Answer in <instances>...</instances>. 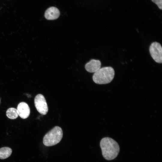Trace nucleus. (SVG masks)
I'll return each instance as SVG.
<instances>
[{
    "label": "nucleus",
    "instance_id": "f257e3e1",
    "mask_svg": "<svg viewBox=\"0 0 162 162\" xmlns=\"http://www.w3.org/2000/svg\"><path fill=\"white\" fill-rule=\"evenodd\" d=\"M100 146L103 157L107 160L114 159L119 152L120 148L118 143L109 137L103 138L100 142Z\"/></svg>",
    "mask_w": 162,
    "mask_h": 162
},
{
    "label": "nucleus",
    "instance_id": "f03ea898",
    "mask_svg": "<svg viewBox=\"0 0 162 162\" xmlns=\"http://www.w3.org/2000/svg\"><path fill=\"white\" fill-rule=\"evenodd\" d=\"M115 71L111 67H106L100 68L94 72L92 79L94 82L99 84H107L114 78Z\"/></svg>",
    "mask_w": 162,
    "mask_h": 162
},
{
    "label": "nucleus",
    "instance_id": "7ed1b4c3",
    "mask_svg": "<svg viewBox=\"0 0 162 162\" xmlns=\"http://www.w3.org/2000/svg\"><path fill=\"white\" fill-rule=\"evenodd\" d=\"M62 136V128L59 126H55L45 135L43 140V144L47 146L55 145L60 141Z\"/></svg>",
    "mask_w": 162,
    "mask_h": 162
},
{
    "label": "nucleus",
    "instance_id": "20e7f679",
    "mask_svg": "<svg viewBox=\"0 0 162 162\" xmlns=\"http://www.w3.org/2000/svg\"><path fill=\"white\" fill-rule=\"evenodd\" d=\"M149 51L150 54L154 61L159 63H162V48L160 43L154 42L150 46Z\"/></svg>",
    "mask_w": 162,
    "mask_h": 162
},
{
    "label": "nucleus",
    "instance_id": "39448f33",
    "mask_svg": "<svg viewBox=\"0 0 162 162\" xmlns=\"http://www.w3.org/2000/svg\"><path fill=\"white\" fill-rule=\"evenodd\" d=\"M34 103L35 107L39 112L43 115L47 114L48 108L46 99L43 95L37 94L34 98Z\"/></svg>",
    "mask_w": 162,
    "mask_h": 162
},
{
    "label": "nucleus",
    "instance_id": "423d86ee",
    "mask_svg": "<svg viewBox=\"0 0 162 162\" xmlns=\"http://www.w3.org/2000/svg\"><path fill=\"white\" fill-rule=\"evenodd\" d=\"M17 110L18 115L23 119L27 118L30 114V110L28 105L25 102H21L18 105Z\"/></svg>",
    "mask_w": 162,
    "mask_h": 162
},
{
    "label": "nucleus",
    "instance_id": "0eeeda50",
    "mask_svg": "<svg viewBox=\"0 0 162 162\" xmlns=\"http://www.w3.org/2000/svg\"><path fill=\"white\" fill-rule=\"evenodd\" d=\"M60 15L59 10L57 8L55 7H51L46 10L44 16L47 20H53L57 19Z\"/></svg>",
    "mask_w": 162,
    "mask_h": 162
},
{
    "label": "nucleus",
    "instance_id": "6e6552de",
    "mask_svg": "<svg viewBox=\"0 0 162 162\" xmlns=\"http://www.w3.org/2000/svg\"><path fill=\"white\" fill-rule=\"evenodd\" d=\"M101 65V63L100 60L93 59L86 64L85 68L88 72L94 73L100 68Z\"/></svg>",
    "mask_w": 162,
    "mask_h": 162
},
{
    "label": "nucleus",
    "instance_id": "1a4fd4ad",
    "mask_svg": "<svg viewBox=\"0 0 162 162\" xmlns=\"http://www.w3.org/2000/svg\"><path fill=\"white\" fill-rule=\"evenodd\" d=\"M12 152L11 148L8 147H4L0 148V159H5L9 157Z\"/></svg>",
    "mask_w": 162,
    "mask_h": 162
},
{
    "label": "nucleus",
    "instance_id": "9d476101",
    "mask_svg": "<svg viewBox=\"0 0 162 162\" xmlns=\"http://www.w3.org/2000/svg\"><path fill=\"white\" fill-rule=\"evenodd\" d=\"M6 114L8 117L12 119L16 118L18 116L17 109L14 108H10L8 109Z\"/></svg>",
    "mask_w": 162,
    "mask_h": 162
},
{
    "label": "nucleus",
    "instance_id": "9b49d317",
    "mask_svg": "<svg viewBox=\"0 0 162 162\" xmlns=\"http://www.w3.org/2000/svg\"><path fill=\"white\" fill-rule=\"evenodd\" d=\"M155 3L160 10L162 9V0H151Z\"/></svg>",
    "mask_w": 162,
    "mask_h": 162
},
{
    "label": "nucleus",
    "instance_id": "f8f14e48",
    "mask_svg": "<svg viewBox=\"0 0 162 162\" xmlns=\"http://www.w3.org/2000/svg\"></svg>",
    "mask_w": 162,
    "mask_h": 162
}]
</instances>
